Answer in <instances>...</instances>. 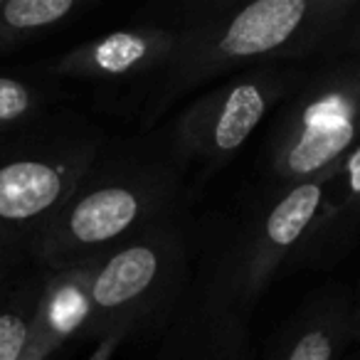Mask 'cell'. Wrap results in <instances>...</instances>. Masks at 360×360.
I'll use <instances>...</instances> for the list:
<instances>
[{
	"label": "cell",
	"instance_id": "1",
	"mask_svg": "<svg viewBox=\"0 0 360 360\" xmlns=\"http://www.w3.org/2000/svg\"><path fill=\"white\" fill-rule=\"evenodd\" d=\"M355 0L220 3L175 20V50L158 72L146 124L153 126L191 91L262 65L323 57Z\"/></svg>",
	"mask_w": 360,
	"mask_h": 360
},
{
	"label": "cell",
	"instance_id": "2",
	"mask_svg": "<svg viewBox=\"0 0 360 360\" xmlns=\"http://www.w3.org/2000/svg\"><path fill=\"white\" fill-rule=\"evenodd\" d=\"M186 168L168 131L136 136L114 148L104 146L70 200L30 247L32 264L42 271L75 269L175 215Z\"/></svg>",
	"mask_w": 360,
	"mask_h": 360
},
{
	"label": "cell",
	"instance_id": "3",
	"mask_svg": "<svg viewBox=\"0 0 360 360\" xmlns=\"http://www.w3.org/2000/svg\"><path fill=\"white\" fill-rule=\"evenodd\" d=\"M104 146V134L72 111L0 136V237L30 257Z\"/></svg>",
	"mask_w": 360,
	"mask_h": 360
},
{
	"label": "cell",
	"instance_id": "4",
	"mask_svg": "<svg viewBox=\"0 0 360 360\" xmlns=\"http://www.w3.org/2000/svg\"><path fill=\"white\" fill-rule=\"evenodd\" d=\"M188 266L191 237L178 212L111 247L91 269L79 340H124L146 326L163 328L188 294Z\"/></svg>",
	"mask_w": 360,
	"mask_h": 360
},
{
	"label": "cell",
	"instance_id": "5",
	"mask_svg": "<svg viewBox=\"0 0 360 360\" xmlns=\"http://www.w3.org/2000/svg\"><path fill=\"white\" fill-rule=\"evenodd\" d=\"M360 143V62H326L304 75L274 116L269 186L328 175Z\"/></svg>",
	"mask_w": 360,
	"mask_h": 360
},
{
	"label": "cell",
	"instance_id": "6",
	"mask_svg": "<svg viewBox=\"0 0 360 360\" xmlns=\"http://www.w3.org/2000/svg\"><path fill=\"white\" fill-rule=\"evenodd\" d=\"M304 79L294 65H262L212 84L175 116L168 136L183 163L217 170Z\"/></svg>",
	"mask_w": 360,
	"mask_h": 360
},
{
	"label": "cell",
	"instance_id": "7",
	"mask_svg": "<svg viewBox=\"0 0 360 360\" xmlns=\"http://www.w3.org/2000/svg\"><path fill=\"white\" fill-rule=\"evenodd\" d=\"M323 186L326 175L294 186H269V193L245 217L212 274L237 304L247 309L259 299L281 266L291 262L319 215Z\"/></svg>",
	"mask_w": 360,
	"mask_h": 360
},
{
	"label": "cell",
	"instance_id": "8",
	"mask_svg": "<svg viewBox=\"0 0 360 360\" xmlns=\"http://www.w3.org/2000/svg\"><path fill=\"white\" fill-rule=\"evenodd\" d=\"M158 360H257L245 306L210 274L163 326Z\"/></svg>",
	"mask_w": 360,
	"mask_h": 360
},
{
	"label": "cell",
	"instance_id": "9",
	"mask_svg": "<svg viewBox=\"0 0 360 360\" xmlns=\"http://www.w3.org/2000/svg\"><path fill=\"white\" fill-rule=\"evenodd\" d=\"M175 27L160 22L116 30L57 57L52 75L77 82H124L158 77L175 50Z\"/></svg>",
	"mask_w": 360,
	"mask_h": 360
},
{
	"label": "cell",
	"instance_id": "10",
	"mask_svg": "<svg viewBox=\"0 0 360 360\" xmlns=\"http://www.w3.org/2000/svg\"><path fill=\"white\" fill-rule=\"evenodd\" d=\"M360 237V143L326 175L319 215L291 257L294 266H333Z\"/></svg>",
	"mask_w": 360,
	"mask_h": 360
},
{
	"label": "cell",
	"instance_id": "11",
	"mask_svg": "<svg viewBox=\"0 0 360 360\" xmlns=\"http://www.w3.org/2000/svg\"><path fill=\"white\" fill-rule=\"evenodd\" d=\"M353 340V299L345 289L314 294L257 360H340Z\"/></svg>",
	"mask_w": 360,
	"mask_h": 360
},
{
	"label": "cell",
	"instance_id": "12",
	"mask_svg": "<svg viewBox=\"0 0 360 360\" xmlns=\"http://www.w3.org/2000/svg\"><path fill=\"white\" fill-rule=\"evenodd\" d=\"M91 269L94 262L65 271H45V291L25 360H47L62 343L82 335L89 314Z\"/></svg>",
	"mask_w": 360,
	"mask_h": 360
},
{
	"label": "cell",
	"instance_id": "13",
	"mask_svg": "<svg viewBox=\"0 0 360 360\" xmlns=\"http://www.w3.org/2000/svg\"><path fill=\"white\" fill-rule=\"evenodd\" d=\"M45 271L32 266L0 299V360H25L45 291Z\"/></svg>",
	"mask_w": 360,
	"mask_h": 360
},
{
	"label": "cell",
	"instance_id": "14",
	"mask_svg": "<svg viewBox=\"0 0 360 360\" xmlns=\"http://www.w3.org/2000/svg\"><path fill=\"white\" fill-rule=\"evenodd\" d=\"M84 8L79 0H3L0 3V47H18L42 32L72 20Z\"/></svg>",
	"mask_w": 360,
	"mask_h": 360
},
{
	"label": "cell",
	"instance_id": "15",
	"mask_svg": "<svg viewBox=\"0 0 360 360\" xmlns=\"http://www.w3.org/2000/svg\"><path fill=\"white\" fill-rule=\"evenodd\" d=\"M50 104L52 91L45 84L18 75H0V136L50 114Z\"/></svg>",
	"mask_w": 360,
	"mask_h": 360
},
{
	"label": "cell",
	"instance_id": "16",
	"mask_svg": "<svg viewBox=\"0 0 360 360\" xmlns=\"http://www.w3.org/2000/svg\"><path fill=\"white\" fill-rule=\"evenodd\" d=\"M326 62H360V0H355L348 18L323 52Z\"/></svg>",
	"mask_w": 360,
	"mask_h": 360
},
{
	"label": "cell",
	"instance_id": "17",
	"mask_svg": "<svg viewBox=\"0 0 360 360\" xmlns=\"http://www.w3.org/2000/svg\"><path fill=\"white\" fill-rule=\"evenodd\" d=\"M32 259L20 250L0 237V299L32 269Z\"/></svg>",
	"mask_w": 360,
	"mask_h": 360
},
{
	"label": "cell",
	"instance_id": "18",
	"mask_svg": "<svg viewBox=\"0 0 360 360\" xmlns=\"http://www.w3.org/2000/svg\"><path fill=\"white\" fill-rule=\"evenodd\" d=\"M124 343L121 338H104L99 340V343H94V350H91V355L86 360H111L116 353V348Z\"/></svg>",
	"mask_w": 360,
	"mask_h": 360
},
{
	"label": "cell",
	"instance_id": "19",
	"mask_svg": "<svg viewBox=\"0 0 360 360\" xmlns=\"http://www.w3.org/2000/svg\"><path fill=\"white\" fill-rule=\"evenodd\" d=\"M353 338H360V284L353 296Z\"/></svg>",
	"mask_w": 360,
	"mask_h": 360
},
{
	"label": "cell",
	"instance_id": "20",
	"mask_svg": "<svg viewBox=\"0 0 360 360\" xmlns=\"http://www.w3.org/2000/svg\"><path fill=\"white\" fill-rule=\"evenodd\" d=\"M353 360H360V355H358V358H353Z\"/></svg>",
	"mask_w": 360,
	"mask_h": 360
}]
</instances>
